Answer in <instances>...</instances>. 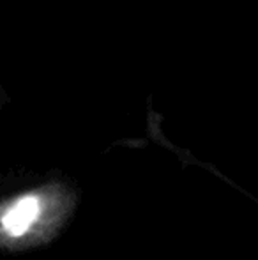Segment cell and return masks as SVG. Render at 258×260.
Instances as JSON below:
<instances>
[{
	"label": "cell",
	"mask_w": 258,
	"mask_h": 260,
	"mask_svg": "<svg viewBox=\"0 0 258 260\" xmlns=\"http://www.w3.org/2000/svg\"><path fill=\"white\" fill-rule=\"evenodd\" d=\"M76 207L72 188L50 182L14 193L0 202V248L27 250L59 234Z\"/></svg>",
	"instance_id": "obj_1"
}]
</instances>
